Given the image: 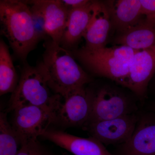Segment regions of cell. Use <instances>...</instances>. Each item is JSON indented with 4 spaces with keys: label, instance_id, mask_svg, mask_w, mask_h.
I'll return each mask as SVG.
<instances>
[{
    "label": "cell",
    "instance_id": "obj_10",
    "mask_svg": "<svg viewBox=\"0 0 155 155\" xmlns=\"http://www.w3.org/2000/svg\"><path fill=\"white\" fill-rule=\"evenodd\" d=\"M155 75V46L137 52L122 86L130 89L144 105L150 81Z\"/></svg>",
    "mask_w": 155,
    "mask_h": 155
},
{
    "label": "cell",
    "instance_id": "obj_6",
    "mask_svg": "<svg viewBox=\"0 0 155 155\" xmlns=\"http://www.w3.org/2000/svg\"><path fill=\"white\" fill-rule=\"evenodd\" d=\"M91 111V100L86 86L74 90L65 96L56 94L53 124L66 128H84L89 121Z\"/></svg>",
    "mask_w": 155,
    "mask_h": 155
},
{
    "label": "cell",
    "instance_id": "obj_14",
    "mask_svg": "<svg viewBox=\"0 0 155 155\" xmlns=\"http://www.w3.org/2000/svg\"><path fill=\"white\" fill-rule=\"evenodd\" d=\"M112 30L110 17L104 1H97L94 14L83 38L89 50L105 47Z\"/></svg>",
    "mask_w": 155,
    "mask_h": 155
},
{
    "label": "cell",
    "instance_id": "obj_23",
    "mask_svg": "<svg viewBox=\"0 0 155 155\" xmlns=\"http://www.w3.org/2000/svg\"><path fill=\"white\" fill-rule=\"evenodd\" d=\"M143 107L144 110L150 111L155 114V97L150 100L147 102L145 103Z\"/></svg>",
    "mask_w": 155,
    "mask_h": 155
},
{
    "label": "cell",
    "instance_id": "obj_2",
    "mask_svg": "<svg viewBox=\"0 0 155 155\" xmlns=\"http://www.w3.org/2000/svg\"><path fill=\"white\" fill-rule=\"evenodd\" d=\"M105 79L96 84H93L92 81L91 84L90 83L91 85L86 87L91 102L88 124L137 113L143 106L137 96L130 89Z\"/></svg>",
    "mask_w": 155,
    "mask_h": 155
},
{
    "label": "cell",
    "instance_id": "obj_1",
    "mask_svg": "<svg viewBox=\"0 0 155 155\" xmlns=\"http://www.w3.org/2000/svg\"><path fill=\"white\" fill-rule=\"evenodd\" d=\"M43 61L38 64L48 86L55 94L65 96L70 92L86 86L93 78L78 64L72 52L51 39L46 40Z\"/></svg>",
    "mask_w": 155,
    "mask_h": 155
},
{
    "label": "cell",
    "instance_id": "obj_9",
    "mask_svg": "<svg viewBox=\"0 0 155 155\" xmlns=\"http://www.w3.org/2000/svg\"><path fill=\"white\" fill-rule=\"evenodd\" d=\"M115 155H155V114L142 109L132 135Z\"/></svg>",
    "mask_w": 155,
    "mask_h": 155
},
{
    "label": "cell",
    "instance_id": "obj_3",
    "mask_svg": "<svg viewBox=\"0 0 155 155\" xmlns=\"http://www.w3.org/2000/svg\"><path fill=\"white\" fill-rule=\"evenodd\" d=\"M1 34L8 39L14 54L25 60L38 42L26 1H0Z\"/></svg>",
    "mask_w": 155,
    "mask_h": 155
},
{
    "label": "cell",
    "instance_id": "obj_18",
    "mask_svg": "<svg viewBox=\"0 0 155 155\" xmlns=\"http://www.w3.org/2000/svg\"><path fill=\"white\" fill-rule=\"evenodd\" d=\"M21 145L12 126L8 121L7 114H0V155H17Z\"/></svg>",
    "mask_w": 155,
    "mask_h": 155
},
{
    "label": "cell",
    "instance_id": "obj_7",
    "mask_svg": "<svg viewBox=\"0 0 155 155\" xmlns=\"http://www.w3.org/2000/svg\"><path fill=\"white\" fill-rule=\"evenodd\" d=\"M12 128L21 145L38 140L54 122L50 108L33 105L21 106L14 109Z\"/></svg>",
    "mask_w": 155,
    "mask_h": 155
},
{
    "label": "cell",
    "instance_id": "obj_19",
    "mask_svg": "<svg viewBox=\"0 0 155 155\" xmlns=\"http://www.w3.org/2000/svg\"><path fill=\"white\" fill-rule=\"evenodd\" d=\"M31 13L34 29L38 41L48 40L49 37L46 30V21L44 15L36 1H26Z\"/></svg>",
    "mask_w": 155,
    "mask_h": 155
},
{
    "label": "cell",
    "instance_id": "obj_22",
    "mask_svg": "<svg viewBox=\"0 0 155 155\" xmlns=\"http://www.w3.org/2000/svg\"><path fill=\"white\" fill-rule=\"evenodd\" d=\"M61 2L66 7L68 11L73 9L80 8L86 5L88 3V0H62Z\"/></svg>",
    "mask_w": 155,
    "mask_h": 155
},
{
    "label": "cell",
    "instance_id": "obj_21",
    "mask_svg": "<svg viewBox=\"0 0 155 155\" xmlns=\"http://www.w3.org/2000/svg\"><path fill=\"white\" fill-rule=\"evenodd\" d=\"M147 21L155 24V0H140Z\"/></svg>",
    "mask_w": 155,
    "mask_h": 155
},
{
    "label": "cell",
    "instance_id": "obj_20",
    "mask_svg": "<svg viewBox=\"0 0 155 155\" xmlns=\"http://www.w3.org/2000/svg\"><path fill=\"white\" fill-rule=\"evenodd\" d=\"M17 155H54L50 150L36 140H31L21 145Z\"/></svg>",
    "mask_w": 155,
    "mask_h": 155
},
{
    "label": "cell",
    "instance_id": "obj_5",
    "mask_svg": "<svg viewBox=\"0 0 155 155\" xmlns=\"http://www.w3.org/2000/svg\"><path fill=\"white\" fill-rule=\"evenodd\" d=\"M19 81L11 95L8 112L27 105L45 107L52 110L55 94H50L49 87L38 65L36 67L25 65Z\"/></svg>",
    "mask_w": 155,
    "mask_h": 155
},
{
    "label": "cell",
    "instance_id": "obj_16",
    "mask_svg": "<svg viewBox=\"0 0 155 155\" xmlns=\"http://www.w3.org/2000/svg\"><path fill=\"white\" fill-rule=\"evenodd\" d=\"M114 45H122L140 51L155 46V24L143 21L122 33L115 34Z\"/></svg>",
    "mask_w": 155,
    "mask_h": 155
},
{
    "label": "cell",
    "instance_id": "obj_13",
    "mask_svg": "<svg viewBox=\"0 0 155 155\" xmlns=\"http://www.w3.org/2000/svg\"><path fill=\"white\" fill-rule=\"evenodd\" d=\"M97 1H89L85 5L69 11V16L60 45L70 51L77 46L91 22Z\"/></svg>",
    "mask_w": 155,
    "mask_h": 155
},
{
    "label": "cell",
    "instance_id": "obj_8",
    "mask_svg": "<svg viewBox=\"0 0 155 155\" xmlns=\"http://www.w3.org/2000/svg\"><path fill=\"white\" fill-rule=\"evenodd\" d=\"M140 110L113 119L90 122L84 129L104 146H119L127 141L132 135Z\"/></svg>",
    "mask_w": 155,
    "mask_h": 155
},
{
    "label": "cell",
    "instance_id": "obj_12",
    "mask_svg": "<svg viewBox=\"0 0 155 155\" xmlns=\"http://www.w3.org/2000/svg\"><path fill=\"white\" fill-rule=\"evenodd\" d=\"M110 17L115 34L134 27L145 19L140 0L104 1Z\"/></svg>",
    "mask_w": 155,
    "mask_h": 155
},
{
    "label": "cell",
    "instance_id": "obj_24",
    "mask_svg": "<svg viewBox=\"0 0 155 155\" xmlns=\"http://www.w3.org/2000/svg\"><path fill=\"white\" fill-rule=\"evenodd\" d=\"M155 97V75L150 81L148 88V95Z\"/></svg>",
    "mask_w": 155,
    "mask_h": 155
},
{
    "label": "cell",
    "instance_id": "obj_17",
    "mask_svg": "<svg viewBox=\"0 0 155 155\" xmlns=\"http://www.w3.org/2000/svg\"><path fill=\"white\" fill-rule=\"evenodd\" d=\"M19 81L8 47L5 42H0V94L13 93Z\"/></svg>",
    "mask_w": 155,
    "mask_h": 155
},
{
    "label": "cell",
    "instance_id": "obj_4",
    "mask_svg": "<svg viewBox=\"0 0 155 155\" xmlns=\"http://www.w3.org/2000/svg\"><path fill=\"white\" fill-rule=\"evenodd\" d=\"M139 51L122 45L89 50L84 47L72 51L73 55L94 74L123 85L134 57Z\"/></svg>",
    "mask_w": 155,
    "mask_h": 155
},
{
    "label": "cell",
    "instance_id": "obj_15",
    "mask_svg": "<svg viewBox=\"0 0 155 155\" xmlns=\"http://www.w3.org/2000/svg\"><path fill=\"white\" fill-rule=\"evenodd\" d=\"M44 15L46 30L50 39L60 45L69 16V11L61 0H35Z\"/></svg>",
    "mask_w": 155,
    "mask_h": 155
},
{
    "label": "cell",
    "instance_id": "obj_11",
    "mask_svg": "<svg viewBox=\"0 0 155 155\" xmlns=\"http://www.w3.org/2000/svg\"><path fill=\"white\" fill-rule=\"evenodd\" d=\"M41 137L74 155H115L92 137L84 138L50 128Z\"/></svg>",
    "mask_w": 155,
    "mask_h": 155
}]
</instances>
